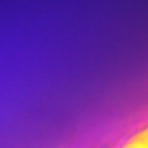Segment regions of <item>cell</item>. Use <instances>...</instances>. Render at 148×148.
I'll return each instance as SVG.
<instances>
[{"mask_svg": "<svg viewBox=\"0 0 148 148\" xmlns=\"http://www.w3.org/2000/svg\"><path fill=\"white\" fill-rule=\"evenodd\" d=\"M122 148H148V127L145 130L135 135L128 143H125Z\"/></svg>", "mask_w": 148, "mask_h": 148, "instance_id": "6da1fadb", "label": "cell"}]
</instances>
